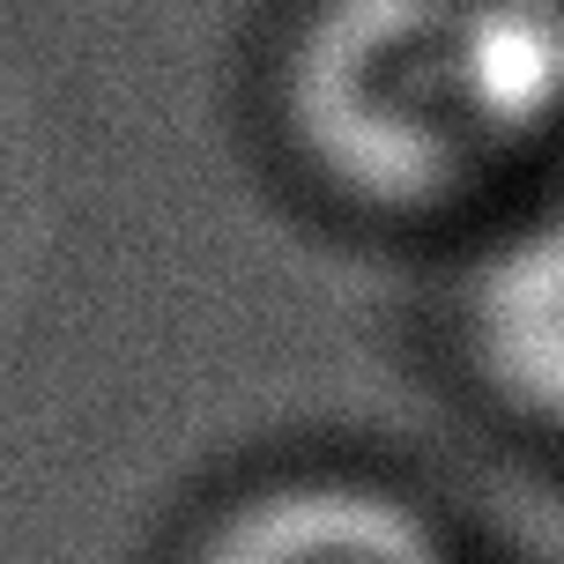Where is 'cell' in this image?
<instances>
[{
  "label": "cell",
  "mask_w": 564,
  "mask_h": 564,
  "mask_svg": "<svg viewBox=\"0 0 564 564\" xmlns=\"http://www.w3.org/2000/svg\"><path fill=\"white\" fill-rule=\"evenodd\" d=\"M275 97L341 200L446 208L557 134L564 0H312Z\"/></svg>",
  "instance_id": "cell-1"
},
{
  "label": "cell",
  "mask_w": 564,
  "mask_h": 564,
  "mask_svg": "<svg viewBox=\"0 0 564 564\" xmlns=\"http://www.w3.org/2000/svg\"><path fill=\"white\" fill-rule=\"evenodd\" d=\"M453 335L512 423L564 438V194L482 238L453 297Z\"/></svg>",
  "instance_id": "cell-2"
},
{
  "label": "cell",
  "mask_w": 564,
  "mask_h": 564,
  "mask_svg": "<svg viewBox=\"0 0 564 564\" xmlns=\"http://www.w3.org/2000/svg\"><path fill=\"white\" fill-rule=\"evenodd\" d=\"M186 564H460L431 512L349 476H290L208 520Z\"/></svg>",
  "instance_id": "cell-3"
}]
</instances>
